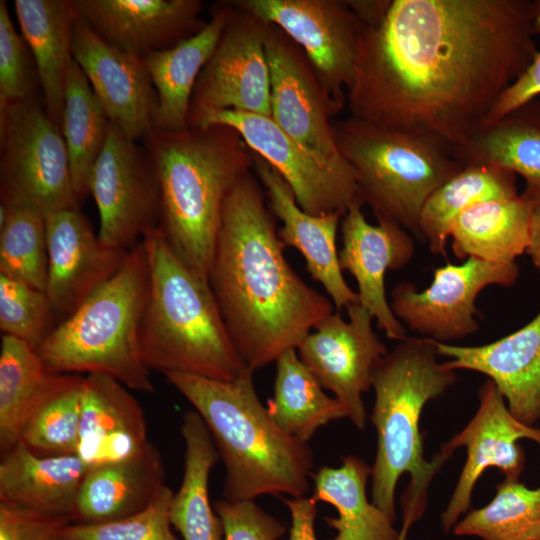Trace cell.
<instances>
[{
    "mask_svg": "<svg viewBox=\"0 0 540 540\" xmlns=\"http://www.w3.org/2000/svg\"><path fill=\"white\" fill-rule=\"evenodd\" d=\"M347 2L360 21L367 26L379 24L385 17L391 5L390 0Z\"/></svg>",
    "mask_w": 540,
    "mask_h": 540,
    "instance_id": "7dc6e473",
    "label": "cell"
},
{
    "mask_svg": "<svg viewBox=\"0 0 540 540\" xmlns=\"http://www.w3.org/2000/svg\"><path fill=\"white\" fill-rule=\"evenodd\" d=\"M143 143L158 181L159 226L183 263L209 282L225 199L254 169V153L226 125L152 129Z\"/></svg>",
    "mask_w": 540,
    "mask_h": 540,
    "instance_id": "277c9868",
    "label": "cell"
},
{
    "mask_svg": "<svg viewBox=\"0 0 540 540\" xmlns=\"http://www.w3.org/2000/svg\"><path fill=\"white\" fill-rule=\"evenodd\" d=\"M72 519L0 501V540H63Z\"/></svg>",
    "mask_w": 540,
    "mask_h": 540,
    "instance_id": "ee69618b",
    "label": "cell"
},
{
    "mask_svg": "<svg viewBox=\"0 0 540 540\" xmlns=\"http://www.w3.org/2000/svg\"><path fill=\"white\" fill-rule=\"evenodd\" d=\"M371 467L355 455L342 458L340 467H321L313 475V498L332 505L337 517L325 522L337 531L330 540H399L393 520L367 497Z\"/></svg>",
    "mask_w": 540,
    "mask_h": 540,
    "instance_id": "4dcf8cb0",
    "label": "cell"
},
{
    "mask_svg": "<svg viewBox=\"0 0 540 540\" xmlns=\"http://www.w3.org/2000/svg\"><path fill=\"white\" fill-rule=\"evenodd\" d=\"M518 195L514 173L488 165L465 166L425 202L419 219L420 238L433 254L445 255L451 226L462 212L484 201Z\"/></svg>",
    "mask_w": 540,
    "mask_h": 540,
    "instance_id": "d6a6232c",
    "label": "cell"
},
{
    "mask_svg": "<svg viewBox=\"0 0 540 540\" xmlns=\"http://www.w3.org/2000/svg\"><path fill=\"white\" fill-rule=\"evenodd\" d=\"M254 162L255 175L268 197L270 210L282 223L278 236L284 246L294 247L303 255L307 271L323 286L335 311L341 312L359 302L339 263L336 237L343 214L306 213L297 204L289 185L269 163L255 153Z\"/></svg>",
    "mask_w": 540,
    "mask_h": 540,
    "instance_id": "603a6c76",
    "label": "cell"
},
{
    "mask_svg": "<svg viewBox=\"0 0 540 540\" xmlns=\"http://www.w3.org/2000/svg\"><path fill=\"white\" fill-rule=\"evenodd\" d=\"M437 357L435 341L407 337L388 351L373 372L371 420L377 432V451L371 467V497L395 521L397 483L403 474L410 475L401 498L399 540H406L411 526L422 517L431 481L453 454L441 447L428 461L419 428L426 403L440 397L457 380L456 371L446 368Z\"/></svg>",
    "mask_w": 540,
    "mask_h": 540,
    "instance_id": "3957f363",
    "label": "cell"
},
{
    "mask_svg": "<svg viewBox=\"0 0 540 540\" xmlns=\"http://www.w3.org/2000/svg\"><path fill=\"white\" fill-rule=\"evenodd\" d=\"M0 193L31 202L44 216L80 204L61 129L38 97L0 107Z\"/></svg>",
    "mask_w": 540,
    "mask_h": 540,
    "instance_id": "9c48e42d",
    "label": "cell"
},
{
    "mask_svg": "<svg viewBox=\"0 0 540 540\" xmlns=\"http://www.w3.org/2000/svg\"><path fill=\"white\" fill-rule=\"evenodd\" d=\"M88 469L76 454L41 455L19 442L1 455L0 501L71 517Z\"/></svg>",
    "mask_w": 540,
    "mask_h": 540,
    "instance_id": "4316f807",
    "label": "cell"
},
{
    "mask_svg": "<svg viewBox=\"0 0 540 540\" xmlns=\"http://www.w3.org/2000/svg\"><path fill=\"white\" fill-rule=\"evenodd\" d=\"M77 20L106 43L144 59L200 32L199 0H71Z\"/></svg>",
    "mask_w": 540,
    "mask_h": 540,
    "instance_id": "ffe728a7",
    "label": "cell"
},
{
    "mask_svg": "<svg viewBox=\"0 0 540 540\" xmlns=\"http://www.w3.org/2000/svg\"><path fill=\"white\" fill-rule=\"evenodd\" d=\"M226 125L239 132L248 147L269 163L289 185L308 214H345L358 200L350 164L326 159L293 139L269 116L224 110L206 115L196 127ZM362 204V203H361Z\"/></svg>",
    "mask_w": 540,
    "mask_h": 540,
    "instance_id": "30bf717a",
    "label": "cell"
},
{
    "mask_svg": "<svg viewBox=\"0 0 540 540\" xmlns=\"http://www.w3.org/2000/svg\"><path fill=\"white\" fill-rule=\"evenodd\" d=\"M114 125L89 182L99 213L100 240L128 251L139 237L159 225V187L152 162L140 147Z\"/></svg>",
    "mask_w": 540,
    "mask_h": 540,
    "instance_id": "4fadbf2b",
    "label": "cell"
},
{
    "mask_svg": "<svg viewBox=\"0 0 540 540\" xmlns=\"http://www.w3.org/2000/svg\"><path fill=\"white\" fill-rule=\"evenodd\" d=\"M479 405L466 426L441 447L454 452L466 448V461L441 515L445 532L453 529L471 507L473 490L486 469L498 468L505 479H519L525 455L519 440L540 446V428L531 427L509 410L495 384L487 379L478 390Z\"/></svg>",
    "mask_w": 540,
    "mask_h": 540,
    "instance_id": "e0dca14e",
    "label": "cell"
},
{
    "mask_svg": "<svg viewBox=\"0 0 540 540\" xmlns=\"http://www.w3.org/2000/svg\"><path fill=\"white\" fill-rule=\"evenodd\" d=\"M519 277L513 263L467 258L460 265L447 263L434 270L431 284L418 290L412 282L396 284L391 309L396 318L423 338L440 343L460 340L479 329L475 301L489 286H512Z\"/></svg>",
    "mask_w": 540,
    "mask_h": 540,
    "instance_id": "7c38bea8",
    "label": "cell"
},
{
    "mask_svg": "<svg viewBox=\"0 0 540 540\" xmlns=\"http://www.w3.org/2000/svg\"><path fill=\"white\" fill-rule=\"evenodd\" d=\"M32 54L13 25L6 1H0V107L38 97L40 87Z\"/></svg>",
    "mask_w": 540,
    "mask_h": 540,
    "instance_id": "b9f144b4",
    "label": "cell"
},
{
    "mask_svg": "<svg viewBox=\"0 0 540 540\" xmlns=\"http://www.w3.org/2000/svg\"><path fill=\"white\" fill-rule=\"evenodd\" d=\"M110 125L87 77L73 59L66 78L61 132L79 202L90 194L91 173L107 141Z\"/></svg>",
    "mask_w": 540,
    "mask_h": 540,
    "instance_id": "e575fe53",
    "label": "cell"
},
{
    "mask_svg": "<svg viewBox=\"0 0 540 540\" xmlns=\"http://www.w3.org/2000/svg\"><path fill=\"white\" fill-rule=\"evenodd\" d=\"M252 171L227 195L209 284L232 342L253 371L296 349L334 311L291 267Z\"/></svg>",
    "mask_w": 540,
    "mask_h": 540,
    "instance_id": "7a4b0ae2",
    "label": "cell"
},
{
    "mask_svg": "<svg viewBox=\"0 0 540 540\" xmlns=\"http://www.w3.org/2000/svg\"><path fill=\"white\" fill-rule=\"evenodd\" d=\"M231 12L190 101L188 126L208 114L236 110L269 116L270 73L265 51L269 23L230 1Z\"/></svg>",
    "mask_w": 540,
    "mask_h": 540,
    "instance_id": "8fae6325",
    "label": "cell"
},
{
    "mask_svg": "<svg viewBox=\"0 0 540 540\" xmlns=\"http://www.w3.org/2000/svg\"><path fill=\"white\" fill-rule=\"evenodd\" d=\"M291 517L289 540H318L315 533L317 501L313 497L286 498Z\"/></svg>",
    "mask_w": 540,
    "mask_h": 540,
    "instance_id": "bcb514c9",
    "label": "cell"
},
{
    "mask_svg": "<svg viewBox=\"0 0 540 540\" xmlns=\"http://www.w3.org/2000/svg\"><path fill=\"white\" fill-rule=\"evenodd\" d=\"M346 310L348 321L334 311L302 341L297 353L362 430L367 418L363 394L372 388L373 372L388 349L373 329V317L359 302Z\"/></svg>",
    "mask_w": 540,
    "mask_h": 540,
    "instance_id": "9a60e30c",
    "label": "cell"
},
{
    "mask_svg": "<svg viewBox=\"0 0 540 540\" xmlns=\"http://www.w3.org/2000/svg\"><path fill=\"white\" fill-rule=\"evenodd\" d=\"M535 1L392 0L362 25L350 117L463 145L539 52Z\"/></svg>",
    "mask_w": 540,
    "mask_h": 540,
    "instance_id": "6da1fadb",
    "label": "cell"
},
{
    "mask_svg": "<svg viewBox=\"0 0 540 540\" xmlns=\"http://www.w3.org/2000/svg\"><path fill=\"white\" fill-rule=\"evenodd\" d=\"M230 12V1L221 2L200 32L143 59L157 93L153 129L176 132L189 127L188 113L196 81L216 48Z\"/></svg>",
    "mask_w": 540,
    "mask_h": 540,
    "instance_id": "484cf974",
    "label": "cell"
},
{
    "mask_svg": "<svg viewBox=\"0 0 540 540\" xmlns=\"http://www.w3.org/2000/svg\"><path fill=\"white\" fill-rule=\"evenodd\" d=\"M532 203L530 240L526 253L531 257L532 263L540 272V195L522 193Z\"/></svg>",
    "mask_w": 540,
    "mask_h": 540,
    "instance_id": "c3c4849f",
    "label": "cell"
},
{
    "mask_svg": "<svg viewBox=\"0 0 540 540\" xmlns=\"http://www.w3.org/2000/svg\"><path fill=\"white\" fill-rule=\"evenodd\" d=\"M360 201L352 203L341 220L342 249L339 263L355 279L359 304L373 317L378 329L393 340L406 339L405 326L394 315L386 296L388 270L406 266L415 252L411 234L386 220L370 224Z\"/></svg>",
    "mask_w": 540,
    "mask_h": 540,
    "instance_id": "d6986e66",
    "label": "cell"
},
{
    "mask_svg": "<svg viewBox=\"0 0 540 540\" xmlns=\"http://www.w3.org/2000/svg\"><path fill=\"white\" fill-rule=\"evenodd\" d=\"M149 444L143 410L130 390L107 375H85L76 455L91 468L135 457Z\"/></svg>",
    "mask_w": 540,
    "mask_h": 540,
    "instance_id": "cb8c5ba5",
    "label": "cell"
},
{
    "mask_svg": "<svg viewBox=\"0 0 540 540\" xmlns=\"http://www.w3.org/2000/svg\"><path fill=\"white\" fill-rule=\"evenodd\" d=\"M337 148L353 169L358 200L377 221L420 238L429 196L463 166L448 144L426 135L378 127L353 117L333 122Z\"/></svg>",
    "mask_w": 540,
    "mask_h": 540,
    "instance_id": "ba28073f",
    "label": "cell"
},
{
    "mask_svg": "<svg viewBox=\"0 0 540 540\" xmlns=\"http://www.w3.org/2000/svg\"><path fill=\"white\" fill-rule=\"evenodd\" d=\"M52 376L35 349L17 338L1 335V455L19 443L23 427Z\"/></svg>",
    "mask_w": 540,
    "mask_h": 540,
    "instance_id": "d590c367",
    "label": "cell"
},
{
    "mask_svg": "<svg viewBox=\"0 0 540 540\" xmlns=\"http://www.w3.org/2000/svg\"><path fill=\"white\" fill-rule=\"evenodd\" d=\"M47 272L44 214L23 198H1L0 275L45 291Z\"/></svg>",
    "mask_w": 540,
    "mask_h": 540,
    "instance_id": "74e56055",
    "label": "cell"
},
{
    "mask_svg": "<svg viewBox=\"0 0 540 540\" xmlns=\"http://www.w3.org/2000/svg\"><path fill=\"white\" fill-rule=\"evenodd\" d=\"M149 282L141 240L118 270L37 348L53 374H103L129 390L153 392L151 370L140 347V323Z\"/></svg>",
    "mask_w": 540,
    "mask_h": 540,
    "instance_id": "52a82bcc",
    "label": "cell"
},
{
    "mask_svg": "<svg viewBox=\"0 0 540 540\" xmlns=\"http://www.w3.org/2000/svg\"><path fill=\"white\" fill-rule=\"evenodd\" d=\"M165 486V467L151 443L135 457L88 469L79 489L72 522L101 523L146 508Z\"/></svg>",
    "mask_w": 540,
    "mask_h": 540,
    "instance_id": "d4e9b609",
    "label": "cell"
},
{
    "mask_svg": "<svg viewBox=\"0 0 540 540\" xmlns=\"http://www.w3.org/2000/svg\"><path fill=\"white\" fill-rule=\"evenodd\" d=\"M492 500L468 511L452 529L456 536L482 540H540V486L528 488L519 479L496 485Z\"/></svg>",
    "mask_w": 540,
    "mask_h": 540,
    "instance_id": "f35d334b",
    "label": "cell"
},
{
    "mask_svg": "<svg viewBox=\"0 0 540 540\" xmlns=\"http://www.w3.org/2000/svg\"><path fill=\"white\" fill-rule=\"evenodd\" d=\"M218 515L223 540H279L285 533L281 521L265 512L254 500L214 503Z\"/></svg>",
    "mask_w": 540,
    "mask_h": 540,
    "instance_id": "7bdbcfd3",
    "label": "cell"
},
{
    "mask_svg": "<svg viewBox=\"0 0 540 540\" xmlns=\"http://www.w3.org/2000/svg\"><path fill=\"white\" fill-rule=\"evenodd\" d=\"M535 34H540V0L535 1ZM540 95V51L531 65L498 99L484 123H491Z\"/></svg>",
    "mask_w": 540,
    "mask_h": 540,
    "instance_id": "f6af8a7d",
    "label": "cell"
},
{
    "mask_svg": "<svg viewBox=\"0 0 540 540\" xmlns=\"http://www.w3.org/2000/svg\"><path fill=\"white\" fill-rule=\"evenodd\" d=\"M532 203L523 194L478 203L453 222L449 237L459 259L513 263L530 240Z\"/></svg>",
    "mask_w": 540,
    "mask_h": 540,
    "instance_id": "f546056e",
    "label": "cell"
},
{
    "mask_svg": "<svg viewBox=\"0 0 540 540\" xmlns=\"http://www.w3.org/2000/svg\"><path fill=\"white\" fill-rule=\"evenodd\" d=\"M275 364L274 394L267 410L284 432L308 443L319 428L347 417L345 408L324 392L296 349L282 354Z\"/></svg>",
    "mask_w": 540,
    "mask_h": 540,
    "instance_id": "836d02e7",
    "label": "cell"
},
{
    "mask_svg": "<svg viewBox=\"0 0 540 540\" xmlns=\"http://www.w3.org/2000/svg\"><path fill=\"white\" fill-rule=\"evenodd\" d=\"M84 376L53 374L30 413L20 441L41 455L76 454Z\"/></svg>",
    "mask_w": 540,
    "mask_h": 540,
    "instance_id": "8d00e7d4",
    "label": "cell"
},
{
    "mask_svg": "<svg viewBox=\"0 0 540 540\" xmlns=\"http://www.w3.org/2000/svg\"><path fill=\"white\" fill-rule=\"evenodd\" d=\"M72 57L87 77L109 121L128 138L144 139L154 128L157 93L143 59L106 43L76 21Z\"/></svg>",
    "mask_w": 540,
    "mask_h": 540,
    "instance_id": "44dd1931",
    "label": "cell"
},
{
    "mask_svg": "<svg viewBox=\"0 0 540 540\" xmlns=\"http://www.w3.org/2000/svg\"><path fill=\"white\" fill-rule=\"evenodd\" d=\"M267 23L279 27L311 62L325 93L343 109L357 58L363 25L347 1L238 0Z\"/></svg>",
    "mask_w": 540,
    "mask_h": 540,
    "instance_id": "5bb4252c",
    "label": "cell"
},
{
    "mask_svg": "<svg viewBox=\"0 0 540 540\" xmlns=\"http://www.w3.org/2000/svg\"><path fill=\"white\" fill-rule=\"evenodd\" d=\"M181 434L185 442L184 473L170 503V520L182 540H223L220 519L209 499L211 469L219 455L202 418L186 412Z\"/></svg>",
    "mask_w": 540,
    "mask_h": 540,
    "instance_id": "1f68e13d",
    "label": "cell"
},
{
    "mask_svg": "<svg viewBox=\"0 0 540 540\" xmlns=\"http://www.w3.org/2000/svg\"><path fill=\"white\" fill-rule=\"evenodd\" d=\"M149 282L140 347L150 370L232 381L248 367L237 352L208 281L176 255L158 225L141 239Z\"/></svg>",
    "mask_w": 540,
    "mask_h": 540,
    "instance_id": "8992f818",
    "label": "cell"
},
{
    "mask_svg": "<svg viewBox=\"0 0 540 540\" xmlns=\"http://www.w3.org/2000/svg\"><path fill=\"white\" fill-rule=\"evenodd\" d=\"M452 152L463 167L488 165L520 174L526 182L523 192L540 195V101L535 98L484 123Z\"/></svg>",
    "mask_w": 540,
    "mask_h": 540,
    "instance_id": "f1b7e54d",
    "label": "cell"
},
{
    "mask_svg": "<svg viewBox=\"0 0 540 540\" xmlns=\"http://www.w3.org/2000/svg\"><path fill=\"white\" fill-rule=\"evenodd\" d=\"M45 225V293L60 323L118 272L129 250L106 246L78 208L45 215Z\"/></svg>",
    "mask_w": 540,
    "mask_h": 540,
    "instance_id": "ac0fdd59",
    "label": "cell"
},
{
    "mask_svg": "<svg viewBox=\"0 0 540 540\" xmlns=\"http://www.w3.org/2000/svg\"><path fill=\"white\" fill-rule=\"evenodd\" d=\"M265 51L271 119L310 151L329 160L341 159L331 118L342 109L325 93L302 48L269 23Z\"/></svg>",
    "mask_w": 540,
    "mask_h": 540,
    "instance_id": "2e32d148",
    "label": "cell"
},
{
    "mask_svg": "<svg viewBox=\"0 0 540 540\" xmlns=\"http://www.w3.org/2000/svg\"><path fill=\"white\" fill-rule=\"evenodd\" d=\"M13 6L36 66L43 106L61 129L77 21L71 0H14Z\"/></svg>",
    "mask_w": 540,
    "mask_h": 540,
    "instance_id": "83f0119b",
    "label": "cell"
},
{
    "mask_svg": "<svg viewBox=\"0 0 540 540\" xmlns=\"http://www.w3.org/2000/svg\"><path fill=\"white\" fill-rule=\"evenodd\" d=\"M254 372L232 381L170 373L168 381L205 423L225 467L223 499L304 497L314 456L308 443L284 432L259 400Z\"/></svg>",
    "mask_w": 540,
    "mask_h": 540,
    "instance_id": "5b68a950",
    "label": "cell"
},
{
    "mask_svg": "<svg viewBox=\"0 0 540 540\" xmlns=\"http://www.w3.org/2000/svg\"><path fill=\"white\" fill-rule=\"evenodd\" d=\"M436 346L438 355L449 359L443 362L446 368L486 375L516 418L540 428V312L517 331L484 345Z\"/></svg>",
    "mask_w": 540,
    "mask_h": 540,
    "instance_id": "7402d4cb",
    "label": "cell"
},
{
    "mask_svg": "<svg viewBox=\"0 0 540 540\" xmlns=\"http://www.w3.org/2000/svg\"><path fill=\"white\" fill-rule=\"evenodd\" d=\"M172 490L165 485L144 509L132 515L101 523H71L63 540H180L172 532L170 503Z\"/></svg>",
    "mask_w": 540,
    "mask_h": 540,
    "instance_id": "60d3db41",
    "label": "cell"
},
{
    "mask_svg": "<svg viewBox=\"0 0 540 540\" xmlns=\"http://www.w3.org/2000/svg\"><path fill=\"white\" fill-rule=\"evenodd\" d=\"M57 324L45 291L0 275L2 335L17 338L37 350Z\"/></svg>",
    "mask_w": 540,
    "mask_h": 540,
    "instance_id": "ab89813d",
    "label": "cell"
}]
</instances>
